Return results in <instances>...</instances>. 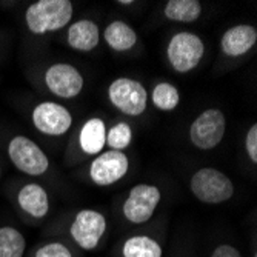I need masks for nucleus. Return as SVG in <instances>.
Instances as JSON below:
<instances>
[{"mask_svg": "<svg viewBox=\"0 0 257 257\" xmlns=\"http://www.w3.org/2000/svg\"><path fill=\"white\" fill-rule=\"evenodd\" d=\"M74 7L69 0H37L25 11L27 30L34 36L57 33L69 25Z\"/></svg>", "mask_w": 257, "mask_h": 257, "instance_id": "obj_1", "label": "nucleus"}, {"mask_svg": "<svg viewBox=\"0 0 257 257\" xmlns=\"http://www.w3.org/2000/svg\"><path fill=\"white\" fill-rule=\"evenodd\" d=\"M7 156L11 165L22 174L40 177L50 170V159L46 153L33 139L23 134H16L8 140Z\"/></svg>", "mask_w": 257, "mask_h": 257, "instance_id": "obj_2", "label": "nucleus"}, {"mask_svg": "<svg viewBox=\"0 0 257 257\" xmlns=\"http://www.w3.org/2000/svg\"><path fill=\"white\" fill-rule=\"evenodd\" d=\"M191 194L205 205H220L234 196V183L222 171L205 167L197 170L190 180Z\"/></svg>", "mask_w": 257, "mask_h": 257, "instance_id": "obj_3", "label": "nucleus"}, {"mask_svg": "<svg viewBox=\"0 0 257 257\" xmlns=\"http://www.w3.org/2000/svg\"><path fill=\"white\" fill-rule=\"evenodd\" d=\"M205 56V42L194 33H176L167 45L170 66L179 74H186L199 66Z\"/></svg>", "mask_w": 257, "mask_h": 257, "instance_id": "obj_4", "label": "nucleus"}, {"mask_svg": "<svg viewBox=\"0 0 257 257\" xmlns=\"http://www.w3.org/2000/svg\"><path fill=\"white\" fill-rule=\"evenodd\" d=\"M109 103L130 117H139L148 108V91L136 79L117 77L114 79L106 91Z\"/></svg>", "mask_w": 257, "mask_h": 257, "instance_id": "obj_5", "label": "nucleus"}, {"mask_svg": "<svg viewBox=\"0 0 257 257\" xmlns=\"http://www.w3.org/2000/svg\"><path fill=\"white\" fill-rule=\"evenodd\" d=\"M108 229V220L105 214L97 209L83 208L77 211L68 226L71 240L83 251H94Z\"/></svg>", "mask_w": 257, "mask_h": 257, "instance_id": "obj_6", "label": "nucleus"}, {"mask_svg": "<svg viewBox=\"0 0 257 257\" xmlns=\"http://www.w3.org/2000/svg\"><path fill=\"white\" fill-rule=\"evenodd\" d=\"M226 133V117L223 111L217 108H208L202 111L193 120L188 130L190 142L200 151L214 150Z\"/></svg>", "mask_w": 257, "mask_h": 257, "instance_id": "obj_7", "label": "nucleus"}, {"mask_svg": "<svg viewBox=\"0 0 257 257\" xmlns=\"http://www.w3.org/2000/svg\"><path fill=\"white\" fill-rule=\"evenodd\" d=\"M160 200L162 193L159 186L151 183L134 185L122 205V214L133 225L147 223L154 216Z\"/></svg>", "mask_w": 257, "mask_h": 257, "instance_id": "obj_8", "label": "nucleus"}, {"mask_svg": "<svg viewBox=\"0 0 257 257\" xmlns=\"http://www.w3.org/2000/svg\"><path fill=\"white\" fill-rule=\"evenodd\" d=\"M43 83L53 96L69 100L80 96L85 86V77L82 76L77 66L65 62H57L45 69Z\"/></svg>", "mask_w": 257, "mask_h": 257, "instance_id": "obj_9", "label": "nucleus"}, {"mask_svg": "<svg viewBox=\"0 0 257 257\" xmlns=\"http://www.w3.org/2000/svg\"><path fill=\"white\" fill-rule=\"evenodd\" d=\"M31 123L43 136L60 137L73 126V114L65 105L43 100L31 109Z\"/></svg>", "mask_w": 257, "mask_h": 257, "instance_id": "obj_10", "label": "nucleus"}, {"mask_svg": "<svg viewBox=\"0 0 257 257\" xmlns=\"http://www.w3.org/2000/svg\"><path fill=\"white\" fill-rule=\"evenodd\" d=\"M130 170V159L123 151H102L89 163V180L97 186H111L120 182Z\"/></svg>", "mask_w": 257, "mask_h": 257, "instance_id": "obj_11", "label": "nucleus"}, {"mask_svg": "<svg viewBox=\"0 0 257 257\" xmlns=\"http://www.w3.org/2000/svg\"><path fill=\"white\" fill-rule=\"evenodd\" d=\"M16 205L19 211L33 220H43L50 213V196L37 182L23 183L16 193Z\"/></svg>", "mask_w": 257, "mask_h": 257, "instance_id": "obj_12", "label": "nucleus"}, {"mask_svg": "<svg viewBox=\"0 0 257 257\" xmlns=\"http://www.w3.org/2000/svg\"><path fill=\"white\" fill-rule=\"evenodd\" d=\"M257 42V30L248 23L228 28L220 39V50L228 57H240L248 54Z\"/></svg>", "mask_w": 257, "mask_h": 257, "instance_id": "obj_13", "label": "nucleus"}, {"mask_svg": "<svg viewBox=\"0 0 257 257\" xmlns=\"http://www.w3.org/2000/svg\"><path fill=\"white\" fill-rule=\"evenodd\" d=\"M66 43L71 50L79 53L94 51L100 43V28L91 19H79L68 25Z\"/></svg>", "mask_w": 257, "mask_h": 257, "instance_id": "obj_14", "label": "nucleus"}, {"mask_svg": "<svg viewBox=\"0 0 257 257\" xmlns=\"http://www.w3.org/2000/svg\"><path fill=\"white\" fill-rule=\"evenodd\" d=\"M106 123L103 119L89 117L83 122L79 131V148L83 154L96 157L106 147Z\"/></svg>", "mask_w": 257, "mask_h": 257, "instance_id": "obj_15", "label": "nucleus"}, {"mask_svg": "<svg viewBox=\"0 0 257 257\" xmlns=\"http://www.w3.org/2000/svg\"><path fill=\"white\" fill-rule=\"evenodd\" d=\"M103 40L108 48L115 53H128L139 42V36L130 23L123 20H112L103 30Z\"/></svg>", "mask_w": 257, "mask_h": 257, "instance_id": "obj_16", "label": "nucleus"}, {"mask_svg": "<svg viewBox=\"0 0 257 257\" xmlns=\"http://www.w3.org/2000/svg\"><path fill=\"white\" fill-rule=\"evenodd\" d=\"M122 257H162V245L151 236L134 234L123 240L120 248Z\"/></svg>", "mask_w": 257, "mask_h": 257, "instance_id": "obj_17", "label": "nucleus"}, {"mask_svg": "<svg viewBox=\"0 0 257 257\" xmlns=\"http://www.w3.org/2000/svg\"><path fill=\"white\" fill-rule=\"evenodd\" d=\"M163 16L170 22L193 23L202 16V4L199 0H168L163 7Z\"/></svg>", "mask_w": 257, "mask_h": 257, "instance_id": "obj_18", "label": "nucleus"}, {"mask_svg": "<svg viewBox=\"0 0 257 257\" xmlns=\"http://www.w3.org/2000/svg\"><path fill=\"white\" fill-rule=\"evenodd\" d=\"M27 252V237L11 225L0 226V257H23Z\"/></svg>", "mask_w": 257, "mask_h": 257, "instance_id": "obj_19", "label": "nucleus"}, {"mask_svg": "<svg viewBox=\"0 0 257 257\" xmlns=\"http://www.w3.org/2000/svg\"><path fill=\"white\" fill-rule=\"evenodd\" d=\"M151 103L159 111H174L180 103V92L170 82H157L151 91Z\"/></svg>", "mask_w": 257, "mask_h": 257, "instance_id": "obj_20", "label": "nucleus"}, {"mask_svg": "<svg viewBox=\"0 0 257 257\" xmlns=\"http://www.w3.org/2000/svg\"><path fill=\"white\" fill-rule=\"evenodd\" d=\"M133 128L128 122H117L106 130V147L112 151H123L133 144Z\"/></svg>", "mask_w": 257, "mask_h": 257, "instance_id": "obj_21", "label": "nucleus"}, {"mask_svg": "<svg viewBox=\"0 0 257 257\" xmlns=\"http://www.w3.org/2000/svg\"><path fill=\"white\" fill-rule=\"evenodd\" d=\"M33 257H74V254L66 243L53 240L39 245L34 249Z\"/></svg>", "mask_w": 257, "mask_h": 257, "instance_id": "obj_22", "label": "nucleus"}, {"mask_svg": "<svg viewBox=\"0 0 257 257\" xmlns=\"http://www.w3.org/2000/svg\"><path fill=\"white\" fill-rule=\"evenodd\" d=\"M245 151L252 163H257V123H252L248 128L245 136Z\"/></svg>", "mask_w": 257, "mask_h": 257, "instance_id": "obj_23", "label": "nucleus"}, {"mask_svg": "<svg viewBox=\"0 0 257 257\" xmlns=\"http://www.w3.org/2000/svg\"><path fill=\"white\" fill-rule=\"evenodd\" d=\"M209 257H242V254H240L239 248H236L234 245L220 243L213 249V252Z\"/></svg>", "mask_w": 257, "mask_h": 257, "instance_id": "obj_24", "label": "nucleus"}, {"mask_svg": "<svg viewBox=\"0 0 257 257\" xmlns=\"http://www.w3.org/2000/svg\"><path fill=\"white\" fill-rule=\"evenodd\" d=\"M117 4H119V5H123V7H125V5H133L134 2H133V0H119Z\"/></svg>", "mask_w": 257, "mask_h": 257, "instance_id": "obj_25", "label": "nucleus"}, {"mask_svg": "<svg viewBox=\"0 0 257 257\" xmlns=\"http://www.w3.org/2000/svg\"><path fill=\"white\" fill-rule=\"evenodd\" d=\"M0 179H2V168H0Z\"/></svg>", "mask_w": 257, "mask_h": 257, "instance_id": "obj_26", "label": "nucleus"}, {"mask_svg": "<svg viewBox=\"0 0 257 257\" xmlns=\"http://www.w3.org/2000/svg\"><path fill=\"white\" fill-rule=\"evenodd\" d=\"M177 257H183V255H177Z\"/></svg>", "mask_w": 257, "mask_h": 257, "instance_id": "obj_27", "label": "nucleus"}]
</instances>
